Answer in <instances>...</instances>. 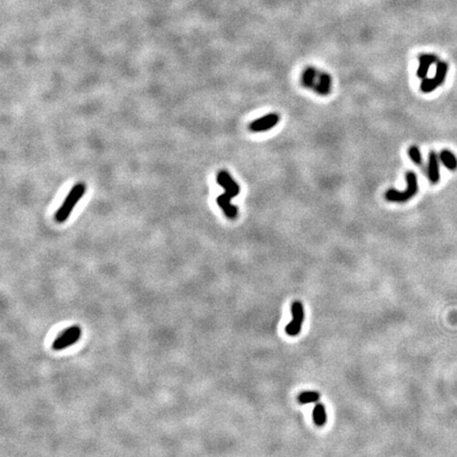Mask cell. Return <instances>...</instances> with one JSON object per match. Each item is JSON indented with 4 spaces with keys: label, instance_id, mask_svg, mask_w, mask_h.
<instances>
[{
    "label": "cell",
    "instance_id": "6da1fadb",
    "mask_svg": "<svg viewBox=\"0 0 457 457\" xmlns=\"http://www.w3.org/2000/svg\"><path fill=\"white\" fill-rule=\"evenodd\" d=\"M85 192H86V184L85 183L80 182L72 187V189L67 195L66 199L63 200L61 207L57 210V212L55 213V220L57 222L61 224V222L66 221L68 219L72 210L74 209V207L77 206V204L81 200V198L84 196Z\"/></svg>",
    "mask_w": 457,
    "mask_h": 457
},
{
    "label": "cell",
    "instance_id": "7a4b0ae2",
    "mask_svg": "<svg viewBox=\"0 0 457 457\" xmlns=\"http://www.w3.org/2000/svg\"><path fill=\"white\" fill-rule=\"evenodd\" d=\"M407 180V188L403 192H399L397 189L390 188L385 193V199L389 203H398L403 204L411 200L414 196L418 193V180L415 173L408 172L406 175Z\"/></svg>",
    "mask_w": 457,
    "mask_h": 457
},
{
    "label": "cell",
    "instance_id": "3957f363",
    "mask_svg": "<svg viewBox=\"0 0 457 457\" xmlns=\"http://www.w3.org/2000/svg\"><path fill=\"white\" fill-rule=\"evenodd\" d=\"M448 65L447 62L440 61L437 63L436 67V73H435V77L433 79H423L422 83L420 85V89L424 93H429L434 91L437 87L441 86L443 84L445 77H447V72H448Z\"/></svg>",
    "mask_w": 457,
    "mask_h": 457
},
{
    "label": "cell",
    "instance_id": "277c9868",
    "mask_svg": "<svg viewBox=\"0 0 457 457\" xmlns=\"http://www.w3.org/2000/svg\"><path fill=\"white\" fill-rule=\"evenodd\" d=\"M81 337V328L79 326H72L67 329H65L53 343V349L55 350H61L65 349L72 344L79 341V339Z\"/></svg>",
    "mask_w": 457,
    "mask_h": 457
},
{
    "label": "cell",
    "instance_id": "5b68a950",
    "mask_svg": "<svg viewBox=\"0 0 457 457\" xmlns=\"http://www.w3.org/2000/svg\"><path fill=\"white\" fill-rule=\"evenodd\" d=\"M292 320L286 326V333L291 337H295L300 334L304 321V309L301 302H294L291 307Z\"/></svg>",
    "mask_w": 457,
    "mask_h": 457
},
{
    "label": "cell",
    "instance_id": "8992f818",
    "mask_svg": "<svg viewBox=\"0 0 457 457\" xmlns=\"http://www.w3.org/2000/svg\"><path fill=\"white\" fill-rule=\"evenodd\" d=\"M216 181L217 183L225 189V193L230 195L232 198H235L238 196L240 192V186L239 184L234 180L229 172H227L226 169H221L220 172H218L217 177H216Z\"/></svg>",
    "mask_w": 457,
    "mask_h": 457
},
{
    "label": "cell",
    "instance_id": "52a82bcc",
    "mask_svg": "<svg viewBox=\"0 0 457 457\" xmlns=\"http://www.w3.org/2000/svg\"><path fill=\"white\" fill-rule=\"evenodd\" d=\"M280 122V115L276 113H269L262 118L253 121L249 125V129L252 133H264L272 129Z\"/></svg>",
    "mask_w": 457,
    "mask_h": 457
},
{
    "label": "cell",
    "instance_id": "ba28073f",
    "mask_svg": "<svg viewBox=\"0 0 457 457\" xmlns=\"http://www.w3.org/2000/svg\"><path fill=\"white\" fill-rule=\"evenodd\" d=\"M332 77L326 72L318 71V76L311 90L320 95H328L332 91Z\"/></svg>",
    "mask_w": 457,
    "mask_h": 457
},
{
    "label": "cell",
    "instance_id": "9c48e42d",
    "mask_svg": "<svg viewBox=\"0 0 457 457\" xmlns=\"http://www.w3.org/2000/svg\"><path fill=\"white\" fill-rule=\"evenodd\" d=\"M232 199L233 198L230 195H228L227 193H224L222 195L217 197V204L221 208V210L224 211L225 215L228 218L235 219L238 216V208L231 204Z\"/></svg>",
    "mask_w": 457,
    "mask_h": 457
},
{
    "label": "cell",
    "instance_id": "30bf717a",
    "mask_svg": "<svg viewBox=\"0 0 457 457\" xmlns=\"http://www.w3.org/2000/svg\"><path fill=\"white\" fill-rule=\"evenodd\" d=\"M428 177L432 184H437L440 180L439 173V157L435 152H431L429 156L428 164Z\"/></svg>",
    "mask_w": 457,
    "mask_h": 457
},
{
    "label": "cell",
    "instance_id": "8fae6325",
    "mask_svg": "<svg viewBox=\"0 0 457 457\" xmlns=\"http://www.w3.org/2000/svg\"><path fill=\"white\" fill-rule=\"evenodd\" d=\"M437 60V57L432 54H422L419 56V68L417 70V76L419 79H426L431 65Z\"/></svg>",
    "mask_w": 457,
    "mask_h": 457
},
{
    "label": "cell",
    "instance_id": "7c38bea8",
    "mask_svg": "<svg viewBox=\"0 0 457 457\" xmlns=\"http://www.w3.org/2000/svg\"><path fill=\"white\" fill-rule=\"evenodd\" d=\"M317 76H318V71L314 67H307L302 73V77H301L302 85L308 89H312L313 85L316 82Z\"/></svg>",
    "mask_w": 457,
    "mask_h": 457
},
{
    "label": "cell",
    "instance_id": "4fadbf2b",
    "mask_svg": "<svg viewBox=\"0 0 457 457\" xmlns=\"http://www.w3.org/2000/svg\"><path fill=\"white\" fill-rule=\"evenodd\" d=\"M438 157L440 162L448 169H450V171H455L457 168V158L452 152L448 150H443L440 152Z\"/></svg>",
    "mask_w": 457,
    "mask_h": 457
},
{
    "label": "cell",
    "instance_id": "5bb4252c",
    "mask_svg": "<svg viewBox=\"0 0 457 457\" xmlns=\"http://www.w3.org/2000/svg\"><path fill=\"white\" fill-rule=\"evenodd\" d=\"M312 416H313V420H314V423L316 424V426L317 427H323L324 424L326 423V420H327L326 410H325L324 405H322V403H318V405H316L314 407V409H313Z\"/></svg>",
    "mask_w": 457,
    "mask_h": 457
},
{
    "label": "cell",
    "instance_id": "9a60e30c",
    "mask_svg": "<svg viewBox=\"0 0 457 457\" xmlns=\"http://www.w3.org/2000/svg\"><path fill=\"white\" fill-rule=\"evenodd\" d=\"M318 398H320V395L316 391H304L299 396V401L302 405H305V403L315 402Z\"/></svg>",
    "mask_w": 457,
    "mask_h": 457
},
{
    "label": "cell",
    "instance_id": "2e32d148",
    "mask_svg": "<svg viewBox=\"0 0 457 457\" xmlns=\"http://www.w3.org/2000/svg\"><path fill=\"white\" fill-rule=\"evenodd\" d=\"M409 156L411 158V160L415 163L416 165H421L422 164V158L419 148L417 146H412L409 150Z\"/></svg>",
    "mask_w": 457,
    "mask_h": 457
}]
</instances>
